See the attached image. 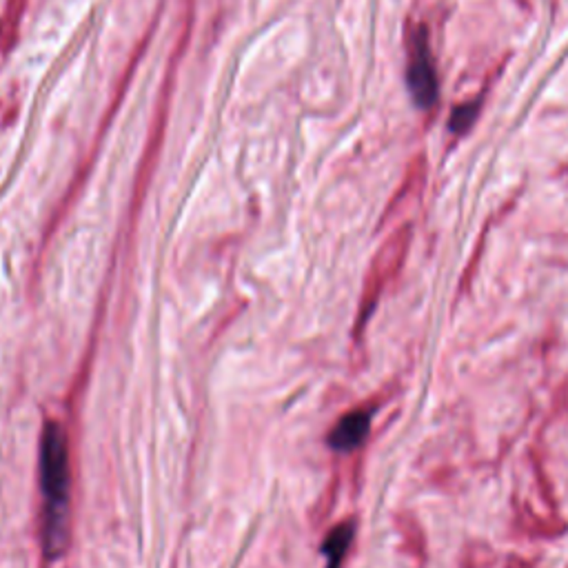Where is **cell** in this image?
Masks as SVG:
<instances>
[{
    "instance_id": "cell-4",
    "label": "cell",
    "mask_w": 568,
    "mask_h": 568,
    "mask_svg": "<svg viewBox=\"0 0 568 568\" xmlns=\"http://www.w3.org/2000/svg\"><path fill=\"white\" fill-rule=\"evenodd\" d=\"M25 12L27 0H7V4H4V12L0 13V56L7 54L16 43Z\"/></svg>"
},
{
    "instance_id": "cell-2",
    "label": "cell",
    "mask_w": 568,
    "mask_h": 568,
    "mask_svg": "<svg viewBox=\"0 0 568 568\" xmlns=\"http://www.w3.org/2000/svg\"><path fill=\"white\" fill-rule=\"evenodd\" d=\"M406 82L415 105L422 109L433 107L437 100V76L433 67L431 49H428L427 27H415L409 36V67Z\"/></svg>"
},
{
    "instance_id": "cell-6",
    "label": "cell",
    "mask_w": 568,
    "mask_h": 568,
    "mask_svg": "<svg viewBox=\"0 0 568 568\" xmlns=\"http://www.w3.org/2000/svg\"><path fill=\"white\" fill-rule=\"evenodd\" d=\"M478 105L479 103H471V105H462V107H457L454 115H451V129L457 133L466 131V129L475 123V118H478V112H479Z\"/></svg>"
},
{
    "instance_id": "cell-1",
    "label": "cell",
    "mask_w": 568,
    "mask_h": 568,
    "mask_svg": "<svg viewBox=\"0 0 568 568\" xmlns=\"http://www.w3.org/2000/svg\"><path fill=\"white\" fill-rule=\"evenodd\" d=\"M69 445L64 428L49 420L40 436V487H43V551L58 560L69 547Z\"/></svg>"
},
{
    "instance_id": "cell-3",
    "label": "cell",
    "mask_w": 568,
    "mask_h": 568,
    "mask_svg": "<svg viewBox=\"0 0 568 568\" xmlns=\"http://www.w3.org/2000/svg\"><path fill=\"white\" fill-rule=\"evenodd\" d=\"M369 428H371V418H369L367 411H353V413L344 415L335 428L329 436V445L335 451L342 454H349V451L358 449L364 442V437L369 436Z\"/></svg>"
},
{
    "instance_id": "cell-5",
    "label": "cell",
    "mask_w": 568,
    "mask_h": 568,
    "mask_svg": "<svg viewBox=\"0 0 568 568\" xmlns=\"http://www.w3.org/2000/svg\"><path fill=\"white\" fill-rule=\"evenodd\" d=\"M353 533H355V526L351 524V521H344V524L335 526V529L326 535L325 547H322L326 560H329V566L326 568H340L346 551H349L351 542H353Z\"/></svg>"
}]
</instances>
